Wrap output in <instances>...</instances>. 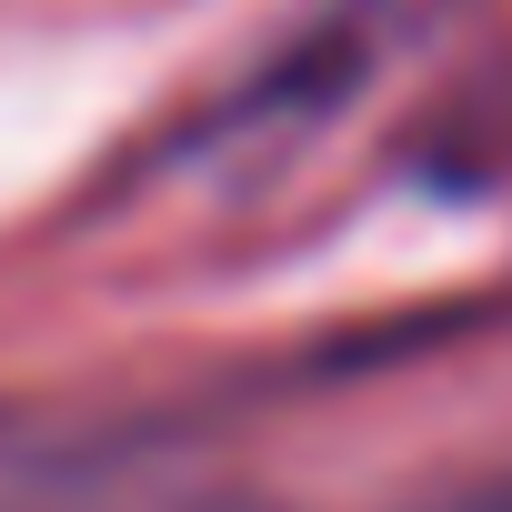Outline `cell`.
Returning <instances> with one entry per match:
<instances>
[{"mask_svg":"<svg viewBox=\"0 0 512 512\" xmlns=\"http://www.w3.org/2000/svg\"><path fill=\"white\" fill-rule=\"evenodd\" d=\"M412 512H512V472H492V482H462V492H432V502H412Z\"/></svg>","mask_w":512,"mask_h":512,"instance_id":"cell-1","label":"cell"}]
</instances>
